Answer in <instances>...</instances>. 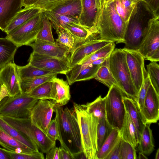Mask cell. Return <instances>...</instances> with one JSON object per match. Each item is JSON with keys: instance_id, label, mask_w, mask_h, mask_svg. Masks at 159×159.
<instances>
[{"instance_id": "obj_1", "label": "cell", "mask_w": 159, "mask_h": 159, "mask_svg": "<svg viewBox=\"0 0 159 159\" xmlns=\"http://www.w3.org/2000/svg\"><path fill=\"white\" fill-rule=\"evenodd\" d=\"M55 118L58 124L61 147L74 159L82 156L83 153L80 132L75 112L73 108L62 107L55 108Z\"/></svg>"}, {"instance_id": "obj_2", "label": "cell", "mask_w": 159, "mask_h": 159, "mask_svg": "<svg viewBox=\"0 0 159 159\" xmlns=\"http://www.w3.org/2000/svg\"><path fill=\"white\" fill-rule=\"evenodd\" d=\"M156 16L147 4L140 0L135 7L127 22L124 48L138 50L149 30L151 20Z\"/></svg>"}, {"instance_id": "obj_3", "label": "cell", "mask_w": 159, "mask_h": 159, "mask_svg": "<svg viewBox=\"0 0 159 159\" xmlns=\"http://www.w3.org/2000/svg\"><path fill=\"white\" fill-rule=\"evenodd\" d=\"M127 23L125 22L117 13L112 0L106 2L96 26L101 39L124 43Z\"/></svg>"}, {"instance_id": "obj_4", "label": "cell", "mask_w": 159, "mask_h": 159, "mask_svg": "<svg viewBox=\"0 0 159 159\" xmlns=\"http://www.w3.org/2000/svg\"><path fill=\"white\" fill-rule=\"evenodd\" d=\"M73 109L79 126L83 155L86 159H97L98 119L87 112L84 104L74 102Z\"/></svg>"}, {"instance_id": "obj_5", "label": "cell", "mask_w": 159, "mask_h": 159, "mask_svg": "<svg viewBox=\"0 0 159 159\" xmlns=\"http://www.w3.org/2000/svg\"><path fill=\"white\" fill-rule=\"evenodd\" d=\"M110 71L117 87L125 96L137 102L138 93L133 82L127 64L125 55L122 49H115L109 57Z\"/></svg>"}, {"instance_id": "obj_6", "label": "cell", "mask_w": 159, "mask_h": 159, "mask_svg": "<svg viewBox=\"0 0 159 159\" xmlns=\"http://www.w3.org/2000/svg\"><path fill=\"white\" fill-rule=\"evenodd\" d=\"M7 123L28 138L41 152L46 153L56 146V141L49 138L39 128L33 125L29 118L0 116Z\"/></svg>"}, {"instance_id": "obj_7", "label": "cell", "mask_w": 159, "mask_h": 159, "mask_svg": "<svg viewBox=\"0 0 159 159\" xmlns=\"http://www.w3.org/2000/svg\"><path fill=\"white\" fill-rule=\"evenodd\" d=\"M124 96L121 90L114 85L109 88L106 97V119L113 128L120 130L126 112L123 97Z\"/></svg>"}, {"instance_id": "obj_8", "label": "cell", "mask_w": 159, "mask_h": 159, "mask_svg": "<svg viewBox=\"0 0 159 159\" xmlns=\"http://www.w3.org/2000/svg\"><path fill=\"white\" fill-rule=\"evenodd\" d=\"M38 100L24 93L9 97L0 106V116L29 118L31 111Z\"/></svg>"}, {"instance_id": "obj_9", "label": "cell", "mask_w": 159, "mask_h": 159, "mask_svg": "<svg viewBox=\"0 0 159 159\" xmlns=\"http://www.w3.org/2000/svg\"><path fill=\"white\" fill-rule=\"evenodd\" d=\"M111 42L101 39L97 33L91 34L84 40L74 44L68 56L69 67L71 69L87 56Z\"/></svg>"}, {"instance_id": "obj_10", "label": "cell", "mask_w": 159, "mask_h": 159, "mask_svg": "<svg viewBox=\"0 0 159 159\" xmlns=\"http://www.w3.org/2000/svg\"><path fill=\"white\" fill-rule=\"evenodd\" d=\"M43 11L7 34L6 37L15 43L18 47L29 46L36 39L43 27Z\"/></svg>"}, {"instance_id": "obj_11", "label": "cell", "mask_w": 159, "mask_h": 159, "mask_svg": "<svg viewBox=\"0 0 159 159\" xmlns=\"http://www.w3.org/2000/svg\"><path fill=\"white\" fill-rule=\"evenodd\" d=\"M53 100L39 99L31 110L29 119L32 123L46 134L53 113L56 108Z\"/></svg>"}, {"instance_id": "obj_12", "label": "cell", "mask_w": 159, "mask_h": 159, "mask_svg": "<svg viewBox=\"0 0 159 159\" xmlns=\"http://www.w3.org/2000/svg\"><path fill=\"white\" fill-rule=\"evenodd\" d=\"M125 53L126 59L134 84L138 93L147 73L144 64V59L138 50L122 49Z\"/></svg>"}, {"instance_id": "obj_13", "label": "cell", "mask_w": 159, "mask_h": 159, "mask_svg": "<svg viewBox=\"0 0 159 159\" xmlns=\"http://www.w3.org/2000/svg\"><path fill=\"white\" fill-rule=\"evenodd\" d=\"M28 64L39 69L66 75L71 69L67 60L42 55L33 52L28 60Z\"/></svg>"}, {"instance_id": "obj_14", "label": "cell", "mask_w": 159, "mask_h": 159, "mask_svg": "<svg viewBox=\"0 0 159 159\" xmlns=\"http://www.w3.org/2000/svg\"><path fill=\"white\" fill-rule=\"evenodd\" d=\"M145 124L156 123L159 119V94L149 85L142 110L140 111Z\"/></svg>"}, {"instance_id": "obj_15", "label": "cell", "mask_w": 159, "mask_h": 159, "mask_svg": "<svg viewBox=\"0 0 159 159\" xmlns=\"http://www.w3.org/2000/svg\"><path fill=\"white\" fill-rule=\"evenodd\" d=\"M138 50L145 60L159 51V16L151 20L147 34Z\"/></svg>"}, {"instance_id": "obj_16", "label": "cell", "mask_w": 159, "mask_h": 159, "mask_svg": "<svg viewBox=\"0 0 159 159\" xmlns=\"http://www.w3.org/2000/svg\"><path fill=\"white\" fill-rule=\"evenodd\" d=\"M29 46L39 54L67 61L70 52L69 48L56 42L53 43L36 39Z\"/></svg>"}, {"instance_id": "obj_17", "label": "cell", "mask_w": 159, "mask_h": 159, "mask_svg": "<svg viewBox=\"0 0 159 159\" xmlns=\"http://www.w3.org/2000/svg\"><path fill=\"white\" fill-rule=\"evenodd\" d=\"M0 80L6 87L9 97L22 93L17 65L13 61L0 69Z\"/></svg>"}, {"instance_id": "obj_18", "label": "cell", "mask_w": 159, "mask_h": 159, "mask_svg": "<svg viewBox=\"0 0 159 159\" xmlns=\"http://www.w3.org/2000/svg\"><path fill=\"white\" fill-rule=\"evenodd\" d=\"M81 1L82 10L78 19L79 25L88 30L91 33H97L96 26L99 13L95 0H81Z\"/></svg>"}, {"instance_id": "obj_19", "label": "cell", "mask_w": 159, "mask_h": 159, "mask_svg": "<svg viewBox=\"0 0 159 159\" xmlns=\"http://www.w3.org/2000/svg\"><path fill=\"white\" fill-rule=\"evenodd\" d=\"M51 93V100L55 101L56 108L68 103L70 99V88L67 81L54 77Z\"/></svg>"}, {"instance_id": "obj_20", "label": "cell", "mask_w": 159, "mask_h": 159, "mask_svg": "<svg viewBox=\"0 0 159 159\" xmlns=\"http://www.w3.org/2000/svg\"><path fill=\"white\" fill-rule=\"evenodd\" d=\"M22 0H0V29L5 32L13 17L23 8Z\"/></svg>"}, {"instance_id": "obj_21", "label": "cell", "mask_w": 159, "mask_h": 159, "mask_svg": "<svg viewBox=\"0 0 159 159\" xmlns=\"http://www.w3.org/2000/svg\"><path fill=\"white\" fill-rule=\"evenodd\" d=\"M34 6L24 7L17 13L8 24L5 32L8 34L36 15L42 12Z\"/></svg>"}, {"instance_id": "obj_22", "label": "cell", "mask_w": 159, "mask_h": 159, "mask_svg": "<svg viewBox=\"0 0 159 159\" xmlns=\"http://www.w3.org/2000/svg\"><path fill=\"white\" fill-rule=\"evenodd\" d=\"M120 131L122 139L135 148L138 146L140 136L126 111L123 123Z\"/></svg>"}, {"instance_id": "obj_23", "label": "cell", "mask_w": 159, "mask_h": 159, "mask_svg": "<svg viewBox=\"0 0 159 159\" xmlns=\"http://www.w3.org/2000/svg\"><path fill=\"white\" fill-rule=\"evenodd\" d=\"M0 145L9 151L16 153L35 152L27 146L9 135L0 127Z\"/></svg>"}, {"instance_id": "obj_24", "label": "cell", "mask_w": 159, "mask_h": 159, "mask_svg": "<svg viewBox=\"0 0 159 159\" xmlns=\"http://www.w3.org/2000/svg\"><path fill=\"white\" fill-rule=\"evenodd\" d=\"M123 101L126 111L141 136L144 127V123L136 102L132 99L124 96Z\"/></svg>"}, {"instance_id": "obj_25", "label": "cell", "mask_w": 159, "mask_h": 159, "mask_svg": "<svg viewBox=\"0 0 159 159\" xmlns=\"http://www.w3.org/2000/svg\"><path fill=\"white\" fill-rule=\"evenodd\" d=\"M18 47L6 37L0 38V69L13 59Z\"/></svg>"}, {"instance_id": "obj_26", "label": "cell", "mask_w": 159, "mask_h": 159, "mask_svg": "<svg viewBox=\"0 0 159 159\" xmlns=\"http://www.w3.org/2000/svg\"><path fill=\"white\" fill-rule=\"evenodd\" d=\"M121 139L120 130L113 129L97 153V159H106V157Z\"/></svg>"}, {"instance_id": "obj_27", "label": "cell", "mask_w": 159, "mask_h": 159, "mask_svg": "<svg viewBox=\"0 0 159 159\" xmlns=\"http://www.w3.org/2000/svg\"><path fill=\"white\" fill-rule=\"evenodd\" d=\"M150 124H145L139 142V150L145 155H150L154 150V145Z\"/></svg>"}, {"instance_id": "obj_28", "label": "cell", "mask_w": 159, "mask_h": 159, "mask_svg": "<svg viewBox=\"0 0 159 159\" xmlns=\"http://www.w3.org/2000/svg\"><path fill=\"white\" fill-rule=\"evenodd\" d=\"M0 127L9 135L27 146L34 152H39L36 145L28 138L10 125L0 117Z\"/></svg>"}, {"instance_id": "obj_29", "label": "cell", "mask_w": 159, "mask_h": 159, "mask_svg": "<svg viewBox=\"0 0 159 159\" xmlns=\"http://www.w3.org/2000/svg\"><path fill=\"white\" fill-rule=\"evenodd\" d=\"M81 10V0H69L52 11L78 19Z\"/></svg>"}, {"instance_id": "obj_30", "label": "cell", "mask_w": 159, "mask_h": 159, "mask_svg": "<svg viewBox=\"0 0 159 159\" xmlns=\"http://www.w3.org/2000/svg\"><path fill=\"white\" fill-rule=\"evenodd\" d=\"M109 57L106 59L100 66L94 78L109 88L112 85L117 86L110 71Z\"/></svg>"}, {"instance_id": "obj_31", "label": "cell", "mask_w": 159, "mask_h": 159, "mask_svg": "<svg viewBox=\"0 0 159 159\" xmlns=\"http://www.w3.org/2000/svg\"><path fill=\"white\" fill-rule=\"evenodd\" d=\"M58 74L20 80V88L22 93H29L33 89L41 84L50 81L54 77H57Z\"/></svg>"}, {"instance_id": "obj_32", "label": "cell", "mask_w": 159, "mask_h": 159, "mask_svg": "<svg viewBox=\"0 0 159 159\" xmlns=\"http://www.w3.org/2000/svg\"><path fill=\"white\" fill-rule=\"evenodd\" d=\"M116 10L123 20L127 23L136 5L140 0H112Z\"/></svg>"}, {"instance_id": "obj_33", "label": "cell", "mask_w": 159, "mask_h": 159, "mask_svg": "<svg viewBox=\"0 0 159 159\" xmlns=\"http://www.w3.org/2000/svg\"><path fill=\"white\" fill-rule=\"evenodd\" d=\"M17 67L20 80L57 73L39 69L28 63L22 66L17 65Z\"/></svg>"}, {"instance_id": "obj_34", "label": "cell", "mask_w": 159, "mask_h": 159, "mask_svg": "<svg viewBox=\"0 0 159 159\" xmlns=\"http://www.w3.org/2000/svg\"><path fill=\"white\" fill-rule=\"evenodd\" d=\"M43 12L53 25L64 28L67 25L79 24L78 19L77 18L59 14L52 11H45Z\"/></svg>"}, {"instance_id": "obj_35", "label": "cell", "mask_w": 159, "mask_h": 159, "mask_svg": "<svg viewBox=\"0 0 159 159\" xmlns=\"http://www.w3.org/2000/svg\"><path fill=\"white\" fill-rule=\"evenodd\" d=\"M86 111L89 113L98 118V120L106 118V97L99 96L94 101L84 104Z\"/></svg>"}, {"instance_id": "obj_36", "label": "cell", "mask_w": 159, "mask_h": 159, "mask_svg": "<svg viewBox=\"0 0 159 159\" xmlns=\"http://www.w3.org/2000/svg\"><path fill=\"white\" fill-rule=\"evenodd\" d=\"M115 46L114 42H111L87 56L78 64L88 65L99 59L108 57Z\"/></svg>"}, {"instance_id": "obj_37", "label": "cell", "mask_w": 159, "mask_h": 159, "mask_svg": "<svg viewBox=\"0 0 159 159\" xmlns=\"http://www.w3.org/2000/svg\"><path fill=\"white\" fill-rule=\"evenodd\" d=\"M113 128L105 118L98 120L97 129V141L98 150L107 139Z\"/></svg>"}, {"instance_id": "obj_38", "label": "cell", "mask_w": 159, "mask_h": 159, "mask_svg": "<svg viewBox=\"0 0 159 159\" xmlns=\"http://www.w3.org/2000/svg\"><path fill=\"white\" fill-rule=\"evenodd\" d=\"M52 84V80L44 82L36 87L28 94L30 96L38 100H51Z\"/></svg>"}, {"instance_id": "obj_39", "label": "cell", "mask_w": 159, "mask_h": 159, "mask_svg": "<svg viewBox=\"0 0 159 159\" xmlns=\"http://www.w3.org/2000/svg\"><path fill=\"white\" fill-rule=\"evenodd\" d=\"M63 28L68 31L74 38V44L84 40L92 34L88 30L79 24L67 25Z\"/></svg>"}, {"instance_id": "obj_40", "label": "cell", "mask_w": 159, "mask_h": 159, "mask_svg": "<svg viewBox=\"0 0 159 159\" xmlns=\"http://www.w3.org/2000/svg\"><path fill=\"white\" fill-rule=\"evenodd\" d=\"M52 27L57 34L58 38L56 39V42L68 47L71 50L75 42V39L72 35L63 27L53 25H52Z\"/></svg>"}, {"instance_id": "obj_41", "label": "cell", "mask_w": 159, "mask_h": 159, "mask_svg": "<svg viewBox=\"0 0 159 159\" xmlns=\"http://www.w3.org/2000/svg\"><path fill=\"white\" fill-rule=\"evenodd\" d=\"M42 22V28L39 33L36 39L55 43L52 32V23L43 14Z\"/></svg>"}, {"instance_id": "obj_42", "label": "cell", "mask_w": 159, "mask_h": 159, "mask_svg": "<svg viewBox=\"0 0 159 159\" xmlns=\"http://www.w3.org/2000/svg\"><path fill=\"white\" fill-rule=\"evenodd\" d=\"M147 67L151 83L159 94V65L156 62H151Z\"/></svg>"}, {"instance_id": "obj_43", "label": "cell", "mask_w": 159, "mask_h": 159, "mask_svg": "<svg viewBox=\"0 0 159 159\" xmlns=\"http://www.w3.org/2000/svg\"><path fill=\"white\" fill-rule=\"evenodd\" d=\"M69 0H38L33 6L41 9L43 11H52Z\"/></svg>"}, {"instance_id": "obj_44", "label": "cell", "mask_w": 159, "mask_h": 159, "mask_svg": "<svg viewBox=\"0 0 159 159\" xmlns=\"http://www.w3.org/2000/svg\"><path fill=\"white\" fill-rule=\"evenodd\" d=\"M100 66L91 63L89 64L79 74L75 79L74 83L94 78Z\"/></svg>"}, {"instance_id": "obj_45", "label": "cell", "mask_w": 159, "mask_h": 159, "mask_svg": "<svg viewBox=\"0 0 159 159\" xmlns=\"http://www.w3.org/2000/svg\"><path fill=\"white\" fill-rule=\"evenodd\" d=\"M120 156L121 159H136L137 158L135 148L122 139Z\"/></svg>"}, {"instance_id": "obj_46", "label": "cell", "mask_w": 159, "mask_h": 159, "mask_svg": "<svg viewBox=\"0 0 159 159\" xmlns=\"http://www.w3.org/2000/svg\"><path fill=\"white\" fill-rule=\"evenodd\" d=\"M10 157L11 159H43V152H36L30 153H16L3 148Z\"/></svg>"}, {"instance_id": "obj_47", "label": "cell", "mask_w": 159, "mask_h": 159, "mask_svg": "<svg viewBox=\"0 0 159 159\" xmlns=\"http://www.w3.org/2000/svg\"><path fill=\"white\" fill-rule=\"evenodd\" d=\"M151 84L150 79L147 73L145 75L143 84L139 92L138 100L136 102L140 111L143 108L144 99L148 88Z\"/></svg>"}, {"instance_id": "obj_48", "label": "cell", "mask_w": 159, "mask_h": 159, "mask_svg": "<svg viewBox=\"0 0 159 159\" xmlns=\"http://www.w3.org/2000/svg\"><path fill=\"white\" fill-rule=\"evenodd\" d=\"M46 135L52 140L60 141V137L57 121L55 118L51 121L48 127Z\"/></svg>"}, {"instance_id": "obj_49", "label": "cell", "mask_w": 159, "mask_h": 159, "mask_svg": "<svg viewBox=\"0 0 159 159\" xmlns=\"http://www.w3.org/2000/svg\"><path fill=\"white\" fill-rule=\"evenodd\" d=\"M121 139V137L119 141L107 157L106 159H121L120 154Z\"/></svg>"}, {"instance_id": "obj_50", "label": "cell", "mask_w": 159, "mask_h": 159, "mask_svg": "<svg viewBox=\"0 0 159 159\" xmlns=\"http://www.w3.org/2000/svg\"><path fill=\"white\" fill-rule=\"evenodd\" d=\"M157 16H159V0H143Z\"/></svg>"}, {"instance_id": "obj_51", "label": "cell", "mask_w": 159, "mask_h": 159, "mask_svg": "<svg viewBox=\"0 0 159 159\" xmlns=\"http://www.w3.org/2000/svg\"><path fill=\"white\" fill-rule=\"evenodd\" d=\"M46 153V159H59V147H55L52 148Z\"/></svg>"}, {"instance_id": "obj_52", "label": "cell", "mask_w": 159, "mask_h": 159, "mask_svg": "<svg viewBox=\"0 0 159 159\" xmlns=\"http://www.w3.org/2000/svg\"><path fill=\"white\" fill-rule=\"evenodd\" d=\"M9 97V93L6 87L0 80V106Z\"/></svg>"}, {"instance_id": "obj_53", "label": "cell", "mask_w": 159, "mask_h": 159, "mask_svg": "<svg viewBox=\"0 0 159 159\" xmlns=\"http://www.w3.org/2000/svg\"><path fill=\"white\" fill-rule=\"evenodd\" d=\"M59 159H74L73 157L62 147H60Z\"/></svg>"}, {"instance_id": "obj_54", "label": "cell", "mask_w": 159, "mask_h": 159, "mask_svg": "<svg viewBox=\"0 0 159 159\" xmlns=\"http://www.w3.org/2000/svg\"><path fill=\"white\" fill-rule=\"evenodd\" d=\"M95 1L98 11L99 16L106 4V0H95Z\"/></svg>"}, {"instance_id": "obj_55", "label": "cell", "mask_w": 159, "mask_h": 159, "mask_svg": "<svg viewBox=\"0 0 159 159\" xmlns=\"http://www.w3.org/2000/svg\"><path fill=\"white\" fill-rule=\"evenodd\" d=\"M38 0H22V7H26L33 6L34 4Z\"/></svg>"}, {"instance_id": "obj_56", "label": "cell", "mask_w": 159, "mask_h": 159, "mask_svg": "<svg viewBox=\"0 0 159 159\" xmlns=\"http://www.w3.org/2000/svg\"><path fill=\"white\" fill-rule=\"evenodd\" d=\"M146 60L151 62H158L159 61V51L157 52Z\"/></svg>"}, {"instance_id": "obj_57", "label": "cell", "mask_w": 159, "mask_h": 159, "mask_svg": "<svg viewBox=\"0 0 159 159\" xmlns=\"http://www.w3.org/2000/svg\"><path fill=\"white\" fill-rule=\"evenodd\" d=\"M0 159H11L10 156L6 153L3 148H0Z\"/></svg>"}, {"instance_id": "obj_58", "label": "cell", "mask_w": 159, "mask_h": 159, "mask_svg": "<svg viewBox=\"0 0 159 159\" xmlns=\"http://www.w3.org/2000/svg\"><path fill=\"white\" fill-rule=\"evenodd\" d=\"M106 58H103L99 59L91 63L94 65L101 66L103 62Z\"/></svg>"}, {"instance_id": "obj_59", "label": "cell", "mask_w": 159, "mask_h": 159, "mask_svg": "<svg viewBox=\"0 0 159 159\" xmlns=\"http://www.w3.org/2000/svg\"><path fill=\"white\" fill-rule=\"evenodd\" d=\"M138 157L139 159H148L145 155L140 152L139 153Z\"/></svg>"}, {"instance_id": "obj_60", "label": "cell", "mask_w": 159, "mask_h": 159, "mask_svg": "<svg viewBox=\"0 0 159 159\" xmlns=\"http://www.w3.org/2000/svg\"><path fill=\"white\" fill-rule=\"evenodd\" d=\"M155 159H159V149L158 148L157 150V152L155 155Z\"/></svg>"}, {"instance_id": "obj_61", "label": "cell", "mask_w": 159, "mask_h": 159, "mask_svg": "<svg viewBox=\"0 0 159 159\" xmlns=\"http://www.w3.org/2000/svg\"><path fill=\"white\" fill-rule=\"evenodd\" d=\"M109 0H106V2H108V1H109Z\"/></svg>"}]
</instances>
